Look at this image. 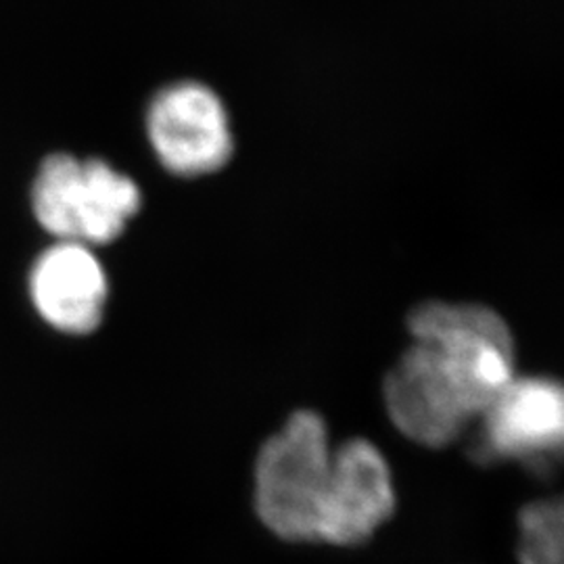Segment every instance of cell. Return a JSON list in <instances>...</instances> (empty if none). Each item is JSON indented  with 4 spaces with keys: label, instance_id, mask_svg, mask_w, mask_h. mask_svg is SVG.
<instances>
[{
    "label": "cell",
    "instance_id": "cell-1",
    "mask_svg": "<svg viewBox=\"0 0 564 564\" xmlns=\"http://www.w3.org/2000/svg\"><path fill=\"white\" fill-rule=\"evenodd\" d=\"M30 214L51 241L102 247L118 241L142 207L141 186L101 158L57 151L30 182Z\"/></svg>",
    "mask_w": 564,
    "mask_h": 564
},
{
    "label": "cell",
    "instance_id": "cell-2",
    "mask_svg": "<svg viewBox=\"0 0 564 564\" xmlns=\"http://www.w3.org/2000/svg\"><path fill=\"white\" fill-rule=\"evenodd\" d=\"M333 449L321 414L300 410L262 445L256 460V510L286 542H318V517Z\"/></svg>",
    "mask_w": 564,
    "mask_h": 564
},
{
    "label": "cell",
    "instance_id": "cell-3",
    "mask_svg": "<svg viewBox=\"0 0 564 564\" xmlns=\"http://www.w3.org/2000/svg\"><path fill=\"white\" fill-rule=\"evenodd\" d=\"M408 330L412 341L431 351L475 421L517 377L512 333L491 307L479 303H423L410 314Z\"/></svg>",
    "mask_w": 564,
    "mask_h": 564
},
{
    "label": "cell",
    "instance_id": "cell-4",
    "mask_svg": "<svg viewBox=\"0 0 564 564\" xmlns=\"http://www.w3.org/2000/svg\"><path fill=\"white\" fill-rule=\"evenodd\" d=\"M147 139L163 167L181 178L223 170L235 151L228 109L202 82L163 86L147 107Z\"/></svg>",
    "mask_w": 564,
    "mask_h": 564
},
{
    "label": "cell",
    "instance_id": "cell-5",
    "mask_svg": "<svg viewBox=\"0 0 564 564\" xmlns=\"http://www.w3.org/2000/svg\"><path fill=\"white\" fill-rule=\"evenodd\" d=\"M477 423L473 447L479 460L550 464L563 447V389L544 377H514Z\"/></svg>",
    "mask_w": 564,
    "mask_h": 564
},
{
    "label": "cell",
    "instance_id": "cell-6",
    "mask_svg": "<svg viewBox=\"0 0 564 564\" xmlns=\"http://www.w3.org/2000/svg\"><path fill=\"white\" fill-rule=\"evenodd\" d=\"M25 291L34 314L48 328L84 337L101 326L111 284L97 249L51 241L30 263Z\"/></svg>",
    "mask_w": 564,
    "mask_h": 564
},
{
    "label": "cell",
    "instance_id": "cell-7",
    "mask_svg": "<svg viewBox=\"0 0 564 564\" xmlns=\"http://www.w3.org/2000/svg\"><path fill=\"white\" fill-rule=\"evenodd\" d=\"M393 510L395 489L381 449L366 440L335 447L318 517V542L362 544Z\"/></svg>",
    "mask_w": 564,
    "mask_h": 564
},
{
    "label": "cell",
    "instance_id": "cell-8",
    "mask_svg": "<svg viewBox=\"0 0 564 564\" xmlns=\"http://www.w3.org/2000/svg\"><path fill=\"white\" fill-rule=\"evenodd\" d=\"M387 414L408 440L426 447L454 444L475 416L423 345L412 343L383 383Z\"/></svg>",
    "mask_w": 564,
    "mask_h": 564
},
{
    "label": "cell",
    "instance_id": "cell-9",
    "mask_svg": "<svg viewBox=\"0 0 564 564\" xmlns=\"http://www.w3.org/2000/svg\"><path fill=\"white\" fill-rule=\"evenodd\" d=\"M519 531L521 564H563V505L558 500L523 508Z\"/></svg>",
    "mask_w": 564,
    "mask_h": 564
}]
</instances>
